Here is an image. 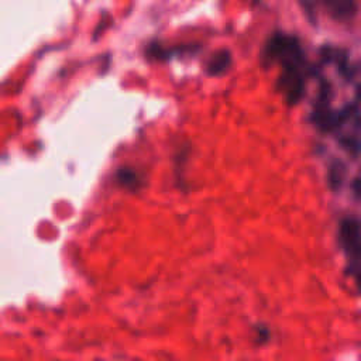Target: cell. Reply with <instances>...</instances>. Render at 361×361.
<instances>
[{
  "instance_id": "obj_1",
  "label": "cell",
  "mask_w": 361,
  "mask_h": 361,
  "mask_svg": "<svg viewBox=\"0 0 361 361\" xmlns=\"http://www.w3.org/2000/svg\"><path fill=\"white\" fill-rule=\"evenodd\" d=\"M264 61L283 66L305 65V54L296 37L285 32L272 34L264 47Z\"/></svg>"
},
{
  "instance_id": "obj_2",
  "label": "cell",
  "mask_w": 361,
  "mask_h": 361,
  "mask_svg": "<svg viewBox=\"0 0 361 361\" xmlns=\"http://www.w3.org/2000/svg\"><path fill=\"white\" fill-rule=\"evenodd\" d=\"M278 89L289 104H296L305 92V65L283 66L278 79Z\"/></svg>"
},
{
  "instance_id": "obj_8",
  "label": "cell",
  "mask_w": 361,
  "mask_h": 361,
  "mask_svg": "<svg viewBox=\"0 0 361 361\" xmlns=\"http://www.w3.org/2000/svg\"><path fill=\"white\" fill-rule=\"evenodd\" d=\"M329 1H330V0H323V3H324V4H327Z\"/></svg>"
},
{
  "instance_id": "obj_5",
  "label": "cell",
  "mask_w": 361,
  "mask_h": 361,
  "mask_svg": "<svg viewBox=\"0 0 361 361\" xmlns=\"http://www.w3.org/2000/svg\"><path fill=\"white\" fill-rule=\"evenodd\" d=\"M231 65V54L228 49H220L207 62V73L212 76H219L224 73Z\"/></svg>"
},
{
  "instance_id": "obj_3",
  "label": "cell",
  "mask_w": 361,
  "mask_h": 361,
  "mask_svg": "<svg viewBox=\"0 0 361 361\" xmlns=\"http://www.w3.org/2000/svg\"><path fill=\"white\" fill-rule=\"evenodd\" d=\"M340 240L344 251L353 261L361 259V228L353 219H344L340 224Z\"/></svg>"
},
{
  "instance_id": "obj_7",
  "label": "cell",
  "mask_w": 361,
  "mask_h": 361,
  "mask_svg": "<svg viewBox=\"0 0 361 361\" xmlns=\"http://www.w3.org/2000/svg\"><path fill=\"white\" fill-rule=\"evenodd\" d=\"M319 1H323V0H299V4H300V7H302L303 13L306 14L307 20H309L312 24H316Z\"/></svg>"
},
{
  "instance_id": "obj_4",
  "label": "cell",
  "mask_w": 361,
  "mask_h": 361,
  "mask_svg": "<svg viewBox=\"0 0 361 361\" xmlns=\"http://www.w3.org/2000/svg\"><path fill=\"white\" fill-rule=\"evenodd\" d=\"M327 7L331 18L337 21H350L358 13L357 0H330Z\"/></svg>"
},
{
  "instance_id": "obj_6",
  "label": "cell",
  "mask_w": 361,
  "mask_h": 361,
  "mask_svg": "<svg viewBox=\"0 0 361 361\" xmlns=\"http://www.w3.org/2000/svg\"><path fill=\"white\" fill-rule=\"evenodd\" d=\"M117 180H118L120 185H123L124 188L131 189V190L138 189V186H140V183H141V179H140V176L137 175V172H134V171L130 169V168H123V169H120L118 173H117Z\"/></svg>"
}]
</instances>
